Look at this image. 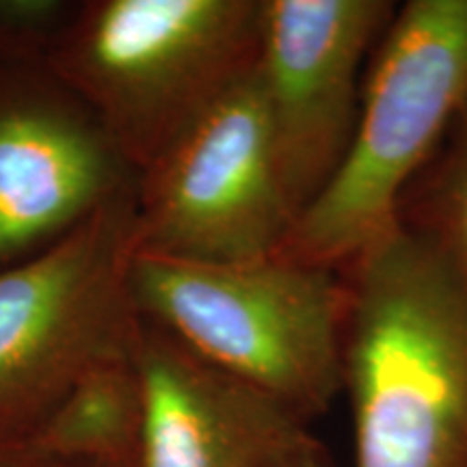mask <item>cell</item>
<instances>
[{
	"instance_id": "6da1fadb",
	"label": "cell",
	"mask_w": 467,
	"mask_h": 467,
	"mask_svg": "<svg viewBox=\"0 0 467 467\" xmlns=\"http://www.w3.org/2000/svg\"><path fill=\"white\" fill-rule=\"evenodd\" d=\"M340 273L355 467H467V271L399 223Z\"/></svg>"
},
{
	"instance_id": "7a4b0ae2",
	"label": "cell",
	"mask_w": 467,
	"mask_h": 467,
	"mask_svg": "<svg viewBox=\"0 0 467 467\" xmlns=\"http://www.w3.org/2000/svg\"><path fill=\"white\" fill-rule=\"evenodd\" d=\"M262 0H93L50 44L117 159L141 173L258 67Z\"/></svg>"
},
{
	"instance_id": "3957f363",
	"label": "cell",
	"mask_w": 467,
	"mask_h": 467,
	"mask_svg": "<svg viewBox=\"0 0 467 467\" xmlns=\"http://www.w3.org/2000/svg\"><path fill=\"white\" fill-rule=\"evenodd\" d=\"M465 100L467 0H409L370 55L347 159L275 255L340 268L394 230Z\"/></svg>"
},
{
	"instance_id": "277c9868",
	"label": "cell",
	"mask_w": 467,
	"mask_h": 467,
	"mask_svg": "<svg viewBox=\"0 0 467 467\" xmlns=\"http://www.w3.org/2000/svg\"><path fill=\"white\" fill-rule=\"evenodd\" d=\"M143 318L312 422L342 394L340 268L271 255L206 265L137 255Z\"/></svg>"
},
{
	"instance_id": "5b68a950",
	"label": "cell",
	"mask_w": 467,
	"mask_h": 467,
	"mask_svg": "<svg viewBox=\"0 0 467 467\" xmlns=\"http://www.w3.org/2000/svg\"><path fill=\"white\" fill-rule=\"evenodd\" d=\"M134 184L42 254L0 271V431L31 435L85 372L130 355Z\"/></svg>"
},
{
	"instance_id": "8992f818",
	"label": "cell",
	"mask_w": 467,
	"mask_h": 467,
	"mask_svg": "<svg viewBox=\"0 0 467 467\" xmlns=\"http://www.w3.org/2000/svg\"><path fill=\"white\" fill-rule=\"evenodd\" d=\"M137 175V255L206 265L265 260L296 221L255 72Z\"/></svg>"
},
{
	"instance_id": "52a82bcc",
	"label": "cell",
	"mask_w": 467,
	"mask_h": 467,
	"mask_svg": "<svg viewBox=\"0 0 467 467\" xmlns=\"http://www.w3.org/2000/svg\"><path fill=\"white\" fill-rule=\"evenodd\" d=\"M396 11L392 0H262L255 74L279 180L296 219L347 159L364 61Z\"/></svg>"
},
{
	"instance_id": "ba28073f",
	"label": "cell",
	"mask_w": 467,
	"mask_h": 467,
	"mask_svg": "<svg viewBox=\"0 0 467 467\" xmlns=\"http://www.w3.org/2000/svg\"><path fill=\"white\" fill-rule=\"evenodd\" d=\"M134 359L143 388L137 467H285L320 441L295 411L148 318Z\"/></svg>"
},
{
	"instance_id": "9c48e42d",
	"label": "cell",
	"mask_w": 467,
	"mask_h": 467,
	"mask_svg": "<svg viewBox=\"0 0 467 467\" xmlns=\"http://www.w3.org/2000/svg\"><path fill=\"white\" fill-rule=\"evenodd\" d=\"M98 128L44 107L0 113V262L61 236L126 189Z\"/></svg>"
},
{
	"instance_id": "30bf717a",
	"label": "cell",
	"mask_w": 467,
	"mask_h": 467,
	"mask_svg": "<svg viewBox=\"0 0 467 467\" xmlns=\"http://www.w3.org/2000/svg\"><path fill=\"white\" fill-rule=\"evenodd\" d=\"M143 435V388L134 350L85 372L31 437L69 467H137Z\"/></svg>"
},
{
	"instance_id": "8fae6325",
	"label": "cell",
	"mask_w": 467,
	"mask_h": 467,
	"mask_svg": "<svg viewBox=\"0 0 467 467\" xmlns=\"http://www.w3.org/2000/svg\"><path fill=\"white\" fill-rule=\"evenodd\" d=\"M396 219L467 271V100L433 159L402 192Z\"/></svg>"
},
{
	"instance_id": "7c38bea8",
	"label": "cell",
	"mask_w": 467,
	"mask_h": 467,
	"mask_svg": "<svg viewBox=\"0 0 467 467\" xmlns=\"http://www.w3.org/2000/svg\"><path fill=\"white\" fill-rule=\"evenodd\" d=\"M63 5L57 0H0V46L31 50L61 33Z\"/></svg>"
},
{
	"instance_id": "4fadbf2b",
	"label": "cell",
	"mask_w": 467,
	"mask_h": 467,
	"mask_svg": "<svg viewBox=\"0 0 467 467\" xmlns=\"http://www.w3.org/2000/svg\"><path fill=\"white\" fill-rule=\"evenodd\" d=\"M0 467H69L39 451L31 435L0 431Z\"/></svg>"
},
{
	"instance_id": "5bb4252c",
	"label": "cell",
	"mask_w": 467,
	"mask_h": 467,
	"mask_svg": "<svg viewBox=\"0 0 467 467\" xmlns=\"http://www.w3.org/2000/svg\"><path fill=\"white\" fill-rule=\"evenodd\" d=\"M285 467H334V461H331L329 451L323 446V441H318Z\"/></svg>"
}]
</instances>
